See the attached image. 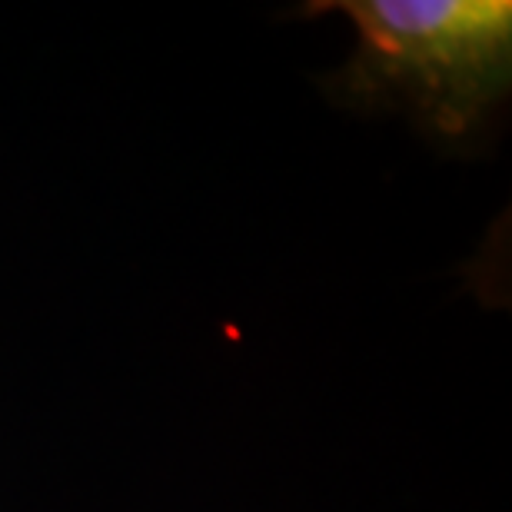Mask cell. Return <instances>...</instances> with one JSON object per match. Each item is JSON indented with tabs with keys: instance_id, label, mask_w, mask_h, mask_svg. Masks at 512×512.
I'll list each match as a JSON object with an SVG mask.
<instances>
[{
	"instance_id": "cell-1",
	"label": "cell",
	"mask_w": 512,
	"mask_h": 512,
	"mask_svg": "<svg viewBox=\"0 0 512 512\" xmlns=\"http://www.w3.org/2000/svg\"><path fill=\"white\" fill-rule=\"evenodd\" d=\"M306 10L353 24L350 57L326 77L336 104L406 117L453 147L483 140L509 104V0H333Z\"/></svg>"
}]
</instances>
